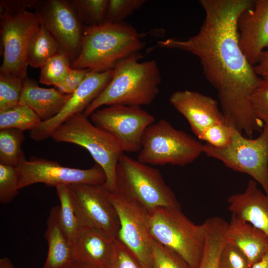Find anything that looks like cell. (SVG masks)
<instances>
[{
	"label": "cell",
	"instance_id": "cell-1",
	"mask_svg": "<svg viewBox=\"0 0 268 268\" xmlns=\"http://www.w3.org/2000/svg\"><path fill=\"white\" fill-rule=\"evenodd\" d=\"M252 0H201L205 18L199 32L185 40L157 42L160 48L191 53L200 60L203 74L216 90L226 122L252 137L264 123L252 109L251 95L261 78L241 50L237 21Z\"/></svg>",
	"mask_w": 268,
	"mask_h": 268
},
{
	"label": "cell",
	"instance_id": "cell-2",
	"mask_svg": "<svg viewBox=\"0 0 268 268\" xmlns=\"http://www.w3.org/2000/svg\"><path fill=\"white\" fill-rule=\"evenodd\" d=\"M137 53L119 63L113 69L112 78L102 92L83 112L89 117L102 106L148 105L159 92L161 77L156 61L140 62Z\"/></svg>",
	"mask_w": 268,
	"mask_h": 268
},
{
	"label": "cell",
	"instance_id": "cell-3",
	"mask_svg": "<svg viewBox=\"0 0 268 268\" xmlns=\"http://www.w3.org/2000/svg\"><path fill=\"white\" fill-rule=\"evenodd\" d=\"M144 46L140 35L129 24L105 22L84 26L80 52L71 67L98 72L113 69Z\"/></svg>",
	"mask_w": 268,
	"mask_h": 268
},
{
	"label": "cell",
	"instance_id": "cell-4",
	"mask_svg": "<svg viewBox=\"0 0 268 268\" xmlns=\"http://www.w3.org/2000/svg\"><path fill=\"white\" fill-rule=\"evenodd\" d=\"M33 2L0 1V32L3 60L0 73L11 74L23 79L27 77L28 47L41 25L38 14L27 9L33 6Z\"/></svg>",
	"mask_w": 268,
	"mask_h": 268
},
{
	"label": "cell",
	"instance_id": "cell-5",
	"mask_svg": "<svg viewBox=\"0 0 268 268\" xmlns=\"http://www.w3.org/2000/svg\"><path fill=\"white\" fill-rule=\"evenodd\" d=\"M150 236L178 254L191 268H199L205 243L203 223L197 225L181 209L161 207L148 211Z\"/></svg>",
	"mask_w": 268,
	"mask_h": 268
},
{
	"label": "cell",
	"instance_id": "cell-6",
	"mask_svg": "<svg viewBox=\"0 0 268 268\" xmlns=\"http://www.w3.org/2000/svg\"><path fill=\"white\" fill-rule=\"evenodd\" d=\"M51 137L59 142H68L85 148L103 170L109 192L116 189V169L124 154L117 140L110 133L94 125L83 113L70 117L53 132Z\"/></svg>",
	"mask_w": 268,
	"mask_h": 268
},
{
	"label": "cell",
	"instance_id": "cell-7",
	"mask_svg": "<svg viewBox=\"0 0 268 268\" xmlns=\"http://www.w3.org/2000/svg\"><path fill=\"white\" fill-rule=\"evenodd\" d=\"M116 191L148 211L161 207L181 209L174 192L157 169L124 154L117 166Z\"/></svg>",
	"mask_w": 268,
	"mask_h": 268
},
{
	"label": "cell",
	"instance_id": "cell-8",
	"mask_svg": "<svg viewBox=\"0 0 268 268\" xmlns=\"http://www.w3.org/2000/svg\"><path fill=\"white\" fill-rule=\"evenodd\" d=\"M203 146L191 135L161 119L146 130L137 160L148 165L183 166L196 160L203 153Z\"/></svg>",
	"mask_w": 268,
	"mask_h": 268
},
{
	"label": "cell",
	"instance_id": "cell-9",
	"mask_svg": "<svg viewBox=\"0 0 268 268\" xmlns=\"http://www.w3.org/2000/svg\"><path fill=\"white\" fill-rule=\"evenodd\" d=\"M203 153L234 171L251 176L268 195V125H264L260 135L254 139L244 137L234 128L228 146L217 148L206 143Z\"/></svg>",
	"mask_w": 268,
	"mask_h": 268
},
{
	"label": "cell",
	"instance_id": "cell-10",
	"mask_svg": "<svg viewBox=\"0 0 268 268\" xmlns=\"http://www.w3.org/2000/svg\"><path fill=\"white\" fill-rule=\"evenodd\" d=\"M90 120L111 134L123 151H139L145 132L155 122L154 117L137 106L112 105L94 111Z\"/></svg>",
	"mask_w": 268,
	"mask_h": 268
},
{
	"label": "cell",
	"instance_id": "cell-11",
	"mask_svg": "<svg viewBox=\"0 0 268 268\" xmlns=\"http://www.w3.org/2000/svg\"><path fill=\"white\" fill-rule=\"evenodd\" d=\"M19 190L36 183L48 187L76 184L104 185L106 176L97 164L89 169L66 167L58 162L35 157L23 159L16 167Z\"/></svg>",
	"mask_w": 268,
	"mask_h": 268
},
{
	"label": "cell",
	"instance_id": "cell-12",
	"mask_svg": "<svg viewBox=\"0 0 268 268\" xmlns=\"http://www.w3.org/2000/svg\"><path fill=\"white\" fill-rule=\"evenodd\" d=\"M118 215L120 229L117 239L135 256L143 268H151L148 211L134 200L115 191L109 192Z\"/></svg>",
	"mask_w": 268,
	"mask_h": 268
},
{
	"label": "cell",
	"instance_id": "cell-13",
	"mask_svg": "<svg viewBox=\"0 0 268 268\" xmlns=\"http://www.w3.org/2000/svg\"><path fill=\"white\" fill-rule=\"evenodd\" d=\"M33 7L60 51L72 63L80 52L84 25L69 1L34 0Z\"/></svg>",
	"mask_w": 268,
	"mask_h": 268
},
{
	"label": "cell",
	"instance_id": "cell-14",
	"mask_svg": "<svg viewBox=\"0 0 268 268\" xmlns=\"http://www.w3.org/2000/svg\"><path fill=\"white\" fill-rule=\"evenodd\" d=\"M68 186L80 226L102 229L117 236L120 227L118 215L104 185Z\"/></svg>",
	"mask_w": 268,
	"mask_h": 268
},
{
	"label": "cell",
	"instance_id": "cell-15",
	"mask_svg": "<svg viewBox=\"0 0 268 268\" xmlns=\"http://www.w3.org/2000/svg\"><path fill=\"white\" fill-rule=\"evenodd\" d=\"M113 75V69L101 72L89 70L61 112L51 119L42 122L37 128L30 131V137L36 141L51 137L53 132L67 119L76 114L83 113L107 86Z\"/></svg>",
	"mask_w": 268,
	"mask_h": 268
},
{
	"label": "cell",
	"instance_id": "cell-16",
	"mask_svg": "<svg viewBox=\"0 0 268 268\" xmlns=\"http://www.w3.org/2000/svg\"><path fill=\"white\" fill-rule=\"evenodd\" d=\"M239 44L249 62L255 65L268 49V0H255L237 21Z\"/></svg>",
	"mask_w": 268,
	"mask_h": 268
},
{
	"label": "cell",
	"instance_id": "cell-17",
	"mask_svg": "<svg viewBox=\"0 0 268 268\" xmlns=\"http://www.w3.org/2000/svg\"><path fill=\"white\" fill-rule=\"evenodd\" d=\"M169 102L188 121L199 138L210 126L226 122L217 101L198 92L184 90L173 93Z\"/></svg>",
	"mask_w": 268,
	"mask_h": 268
},
{
	"label": "cell",
	"instance_id": "cell-18",
	"mask_svg": "<svg viewBox=\"0 0 268 268\" xmlns=\"http://www.w3.org/2000/svg\"><path fill=\"white\" fill-rule=\"evenodd\" d=\"M117 238L103 229L80 226L72 246L74 262L94 268H107Z\"/></svg>",
	"mask_w": 268,
	"mask_h": 268
},
{
	"label": "cell",
	"instance_id": "cell-19",
	"mask_svg": "<svg viewBox=\"0 0 268 268\" xmlns=\"http://www.w3.org/2000/svg\"><path fill=\"white\" fill-rule=\"evenodd\" d=\"M228 202L232 214L268 236V195L258 188L255 181L249 180L244 192L231 195Z\"/></svg>",
	"mask_w": 268,
	"mask_h": 268
},
{
	"label": "cell",
	"instance_id": "cell-20",
	"mask_svg": "<svg viewBox=\"0 0 268 268\" xmlns=\"http://www.w3.org/2000/svg\"><path fill=\"white\" fill-rule=\"evenodd\" d=\"M71 95L55 88L41 87L35 80L26 77L23 81L19 104L30 108L44 122L57 115Z\"/></svg>",
	"mask_w": 268,
	"mask_h": 268
},
{
	"label": "cell",
	"instance_id": "cell-21",
	"mask_svg": "<svg viewBox=\"0 0 268 268\" xmlns=\"http://www.w3.org/2000/svg\"><path fill=\"white\" fill-rule=\"evenodd\" d=\"M226 242L238 248L251 266L259 261L268 250V236L250 223L232 214L228 224Z\"/></svg>",
	"mask_w": 268,
	"mask_h": 268
},
{
	"label": "cell",
	"instance_id": "cell-22",
	"mask_svg": "<svg viewBox=\"0 0 268 268\" xmlns=\"http://www.w3.org/2000/svg\"><path fill=\"white\" fill-rule=\"evenodd\" d=\"M60 211V205L53 206L47 220L44 236L48 251L42 268H68L74 262L72 247L61 225Z\"/></svg>",
	"mask_w": 268,
	"mask_h": 268
},
{
	"label": "cell",
	"instance_id": "cell-23",
	"mask_svg": "<svg viewBox=\"0 0 268 268\" xmlns=\"http://www.w3.org/2000/svg\"><path fill=\"white\" fill-rule=\"evenodd\" d=\"M205 243L199 268H218L219 257L226 243L227 222L219 218H210L203 222Z\"/></svg>",
	"mask_w": 268,
	"mask_h": 268
},
{
	"label": "cell",
	"instance_id": "cell-24",
	"mask_svg": "<svg viewBox=\"0 0 268 268\" xmlns=\"http://www.w3.org/2000/svg\"><path fill=\"white\" fill-rule=\"evenodd\" d=\"M60 51L57 42L41 20L40 27L32 37L28 47V65L33 67L41 68Z\"/></svg>",
	"mask_w": 268,
	"mask_h": 268
},
{
	"label": "cell",
	"instance_id": "cell-25",
	"mask_svg": "<svg viewBox=\"0 0 268 268\" xmlns=\"http://www.w3.org/2000/svg\"><path fill=\"white\" fill-rule=\"evenodd\" d=\"M42 121L29 107L18 104L0 112V130L16 129L30 132L37 128Z\"/></svg>",
	"mask_w": 268,
	"mask_h": 268
},
{
	"label": "cell",
	"instance_id": "cell-26",
	"mask_svg": "<svg viewBox=\"0 0 268 268\" xmlns=\"http://www.w3.org/2000/svg\"><path fill=\"white\" fill-rule=\"evenodd\" d=\"M23 132L16 129L0 130V162L16 167L25 157L21 148Z\"/></svg>",
	"mask_w": 268,
	"mask_h": 268
},
{
	"label": "cell",
	"instance_id": "cell-27",
	"mask_svg": "<svg viewBox=\"0 0 268 268\" xmlns=\"http://www.w3.org/2000/svg\"><path fill=\"white\" fill-rule=\"evenodd\" d=\"M56 188L60 205L61 224L72 247L80 228L72 204L68 185H59Z\"/></svg>",
	"mask_w": 268,
	"mask_h": 268
},
{
	"label": "cell",
	"instance_id": "cell-28",
	"mask_svg": "<svg viewBox=\"0 0 268 268\" xmlns=\"http://www.w3.org/2000/svg\"><path fill=\"white\" fill-rule=\"evenodd\" d=\"M70 62L66 54L60 51L41 67L39 82L57 87L65 80L71 69Z\"/></svg>",
	"mask_w": 268,
	"mask_h": 268
},
{
	"label": "cell",
	"instance_id": "cell-29",
	"mask_svg": "<svg viewBox=\"0 0 268 268\" xmlns=\"http://www.w3.org/2000/svg\"><path fill=\"white\" fill-rule=\"evenodd\" d=\"M69 2L85 26L105 22L109 0H71Z\"/></svg>",
	"mask_w": 268,
	"mask_h": 268
},
{
	"label": "cell",
	"instance_id": "cell-30",
	"mask_svg": "<svg viewBox=\"0 0 268 268\" xmlns=\"http://www.w3.org/2000/svg\"><path fill=\"white\" fill-rule=\"evenodd\" d=\"M24 79L0 73V112L19 104Z\"/></svg>",
	"mask_w": 268,
	"mask_h": 268
},
{
	"label": "cell",
	"instance_id": "cell-31",
	"mask_svg": "<svg viewBox=\"0 0 268 268\" xmlns=\"http://www.w3.org/2000/svg\"><path fill=\"white\" fill-rule=\"evenodd\" d=\"M151 268H191L178 254L150 238Z\"/></svg>",
	"mask_w": 268,
	"mask_h": 268
},
{
	"label": "cell",
	"instance_id": "cell-32",
	"mask_svg": "<svg viewBox=\"0 0 268 268\" xmlns=\"http://www.w3.org/2000/svg\"><path fill=\"white\" fill-rule=\"evenodd\" d=\"M19 190V174L16 167L0 162V202H10Z\"/></svg>",
	"mask_w": 268,
	"mask_h": 268
},
{
	"label": "cell",
	"instance_id": "cell-33",
	"mask_svg": "<svg viewBox=\"0 0 268 268\" xmlns=\"http://www.w3.org/2000/svg\"><path fill=\"white\" fill-rule=\"evenodd\" d=\"M233 134L234 128L224 122L210 126L199 138L214 147L224 148L231 143Z\"/></svg>",
	"mask_w": 268,
	"mask_h": 268
},
{
	"label": "cell",
	"instance_id": "cell-34",
	"mask_svg": "<svg viewBox=\"0 0 268 268\" xmlns=\"http://www.w3.org/2000/svg\"><path fill=\"white\" fill-rule=\"evenodd\" d=\"M146 2L145 0H110L105 22H122Z\"/></svg>",
	"mask_w": 268,
	"mask_h": 268
},
{
	"label": "cell",
	"instance_id": "cell-35",
	"mask_svg": "<svg viewBox=\"0 0 268 268\" xmlns=\"http://www.w3.org/2000/svg\"><path fill=\"white\" fill-rule=\"evenodd\" d=\"M250 101L256 117L268 125V80L261 79L253 91Z\"/></svg>",
	"mask_w": 268,
	"mask_h": 268
},
{
	"label": "cell",
	"instance_id": "cell-36",
	"mask_svg": "<svg viewBox=\"0 0 268 268\" xmlns=\"http://www.w3.org/2000/svg\"><path fill=\"white\" fill-rule=\"evenodd\" d=\"M246 255L237 247L226 242L221 252L218 268H251Z\"/></svg>",
	"mask_w": 268,
	"mask_h": 268
},
{
	"label": "cell",
	"instance_id": "cell-37",
	"mask_svg": "<svg viewBox=\"0 0 268 268\" xmlns=\"http://www.w3.org/2000/svg\"><path fill=\"white\" fill-rule=\"evenodd\" d=\"M107 268H143L135 256L117 239Z\"/></svg>",
	"mask_w": 268,
	"mask_h": 268
},
{
	"label": "cell",
	"instance_id": "cell-38",
	"mask_svg": "<svg viewBox=\"0 0 268 268\" xmlns=\"http://www.w3.org/2000/svg\"><path fill=\"white\" fill-rule=\"evenodd\" d=\"M89 71L87 69L71 67L64 81L56 88L64 93L72 94L81 84Z\"/></svg>",
	"mask_w": 268,
	"mask_h": 268
},
{
	"label": "cell",
	"instance_id": "cell-39",
	"mask_svg": "<svg viewBox=\"0 0 268 268\" xmlns=\"http://www.w3.org/2000/svg\"><path fill=\"white\" fill-rule=\"evenodd\" d=\"M254 68L256 74L260 78L268 80V49L261 53Z\"/></svg>",
	"mask_w": 268,
	"mask_h": 268
},
{
	"label": "cell",
	"instance_id": "cell-40",
	"mask_svg": "<svg viewBox=\"0 0 268 268\" xmlns=\"http://www.w3.org/2000/svg\"><path fill=\"white\" fill-rule=\"evenodd\" d=\"M251 268H268V250L262 258L252 265Z\"/></svg>",
	"mask_w": 268,
	"mask_h": 268
},
{
	"label": "cell",
	"instance_id": "cell-41",
	"mask_svg": "<svg viewBox=\"0 0 268 268\" xmlns=\"http://www.w3.org/2000/svg\"><path fill=\"white\" fill-rule=\"evenodd\" d=\"M0 268H15L10 260L7 257H4L0 260Z\"/></svg>",
	"mask_w": 268,
	"mask_h": 268
},
{
	"label": "cell",
	"instance_id": "cell-42",
	"mask_svg": "<svg viewBox=\"0 0 268 268\" xmlns=\"http://www.w3.org/2000/svg\"><path fill=\"white\" fill-rule=\"evenodd\" d=\"M68 268H94L85 265L78 264L73 262V263Z\"/></svg>",
	"mask_w": 268,
	"mask_h": 268
}]
</instances>
